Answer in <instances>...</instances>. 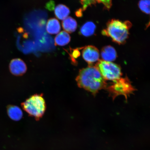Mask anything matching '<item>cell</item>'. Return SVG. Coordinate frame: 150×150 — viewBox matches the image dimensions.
I'll use <instances>...</instances> for the list:
<instances>
[{"mask_svg":"<svg viewBox=\"0 0 150 150\" xmlns=\"http://www.w3.org/2000/svg\"><path fill=\"white\" fill-rule=\"evenodd\" d=\"M82 57L84 60L90 64L95 62L99 60V50L93 46L86 47L82 51Z\"/></svg>","mask_w":150,"mask_h":150,"instance_id":"7","label":"cell"},{"mask_svg":"<svg viewBox=\"0 0 150 150\" xmlns=\"http://www.w3.org/2000/svg\"><path fill=\"white\" fill-rule=\"evenodd\" d=\"M9 69L11 72L17 76L25 74L27 70L26 64L20 59H13L9 64Z\"/></svg>","mask_w":150,"mask_h":150,"instance_id":"6","label":"cell"},{"mask_svg":"<svg viewBox=\"0 0 150 150\" xmlns=\"http://www.w3.org/2000/svg\"><path fill=\"white\" fill-rule=\"evenodd\" d=\"M150 0H141L139 3V8L146 14H150Z\"/></svg>","mask_w":150,"mask_h":150,"instance_id":"15","label":"cell"},{"mask_svg":"<svg viewBox=\"0 0 150 150\" xmlns=\"http://www.w3.org/2000/svg\"><path fill=\"white\" fill-rule=\"evenodd\" d=\"M99 3H102L107 8L110 9L112 6V0H96Z\"/></svg>","mask_w":150,"mask_h":150,"instance_id":"17","label":"cell"},{"mask_svg":"<svg viewBox=\"0 0 150 150\" xmlns=\"http://www.w3.org/2000/svg\"><path fill=\"white\" fill-rule=\"evenodd\" d=\"M63 29L68 33H72L76 30L77 23L76 20L71 17L65 19L62 23Z\"/></svg>","mask_w":150,"mask_h":150,"instance_id":"12","label":"cell"},{"mask_svg":"<svg viewBox=\"0 0 150 150\" xmlns=\"http://www.w3.org/2000/svg\"><path fill=\"white\" fill-rule=\"evenodd\" d=\"M78 85L96 95L100 90L106 87L105 80L96 67L90 65L79 71L76 79Z\"/></svg>","mask_w":150,"mask_h":150,"instance_id":"1","label":"cell"},{"mask_svg":"<svg viewBox=\"0 0 150 150\" xmlns=\"http://www.w3.org/2000/svg\"><path fill=\"white\" fill-rule=\"evenodd\" d=\"M95 24L92 22H88L82 26L80 29V33L84 36H90L95 32Z\"/></svg>","mask_w":150,"mask_h":150,"instance_id":"14","label":"cell"},{"mask_svg":"<svg viewBox=\"0 0 150 150\" xmlns=\"http://www.w3.org/2000/svg\"><path fill=\"white\" fill-rule=\"evenodd\" d=\"M21 106L24 110L30 116L34 117L36 120H39L42 117L46 108L42 94L32 96L22 103Z\"/></svg>","mask_w":150,"mask_h":150,"instance_id":"3","label":"cell"},{"mask_svg":"<svg viewBox=\"0 0 150 150\" xmlns=\"http://www.w3.org/2000/svg\"><path fill=\"white\" fill-rule=\"evenodd\" d=\"M132 24L128 21L122 22L117 20L110 21L105 29L103 30V34L109 37L114 42L122 44L126 41L129 34V30Z\"/></svg>","mask_w":150,"mask_h":150,"instance_id":"2","label":"cell"},{"mask_svg":"<svg viewBox=\"0 0 150 150\" xmlns=\"http://www.w3.org/2000/svg\"><path fill=\"white\" fill-rule=\"evenodd\" d=\"M7 112L10 119L15 121H19L23 117V112L21 108L17 106H9L7 108Z\"/></svg>","mask_w":150,"mask_h":150,"instance_id":"10","label":"cell"},{"mask_svg":"<svg viewBox=\"0 0 150 150\" xmlns=\"http://www.w3.org/2000/svg\"><path fill=\"white\" fill-rule=\"evenodd\" d=\"M54 13L56 16L59 20H64L67 18L70 13V9L65 5H58L55 7Z\"/></svg>","mask_w":150,"mask_h":150,"instance_id":"11","label":"cell"},{"mask_svg":"<svg viewBox=\"0 0 150 150\" xmlns=\"http://www.w3.org/2000/svg\"><path fill=\"white\" fill-rule=\"evenodd\" d=\"M71 37L68 33L62 31L56 35L55 39L56 45L64 46L70 42Z\"/></svg>","mask_w":150,"mask_h":150,"instance_id":"13","label":"cell"},{"mask_svg":"<svg viewBox=\"0 0 150 150\" xmlns=\"http://www.w3.org/2000/svg\"><path fill=\"white\" fill-rule=\"evenodd\" d=\"M96 67L105 80L114 81L119 79L121 76L120 67L111 62L100 60Z\"/></svg>","mask_w":150,"mask_h":150,"instance_id":"4","label":"cell"},{"mask_svg":"<svg viewBox=\"0 0 150 150\" xmlns=\"http://www.w3.org/2000/svg\"><path fill=\"white\" fill-rule=\"evenodd\" d=\"M61 25L59 21L55 18H52L48 20L46 25V30L50 34H57L61 30Z\"/></svg>","mask_w":150,"mask_h":150,"instance_id":"9","label":"cell"},{"mask_svg":"<svg viewBox=\"0 0 150 150\" xmlns=\"http://www.w3.org/2000/svg\"><path fill=\"white\" fill-rule=\"evenodd\" d=\"M83 10L85 9L90 6L96 3V0H81Z\"/></svg>","mask_w":150,"mask_h":150,"instance_id":"16","label":"cell"},{"mask_svg":"<svg viewBox=\"0 0 150 150\" xmlns=\"http://www.w3.org/2000/svg\"><path fill=\"white\" fill-rule=\"evenodd\" d=\"M114 81L112 85L108 88L113 98L121 95H124L127 98V95L134 91V89L127 78H120Z\"/></svg>","mask_w":150,"mask_h":150,"instance_id":"5","label":"cell"},{"mask_svg":"<svg viewBox=\"0 0 150 150\" xmlns=\"http://www.w3.org/2000/svg\"><path fill=\"white\" fill-rule=\"evenodd\" d=\"M101 55L103 60L107 62L114 61L117 57V52L115 49L110 46L103 48L101 51Z\"/></svg>","mask_w":150,"mask_h":150,"instance_id":"8","label":"cell"}]
</instances>
